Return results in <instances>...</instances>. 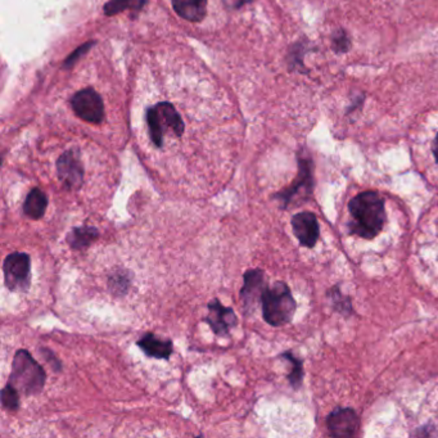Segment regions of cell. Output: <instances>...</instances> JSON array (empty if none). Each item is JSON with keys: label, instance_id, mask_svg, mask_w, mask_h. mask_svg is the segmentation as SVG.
<instances>
[{"label": "cell", "instance_id": "1", "mask_svg": "<svg viewBox=\"0 0 438 438\" xmlns=\"http://www.w3.org/2000/svg\"><path fill=\"white\" fill-rule=\"evenodd\" d=\"M348 210L353 216L350 224L353 233L364 239H372L382 230L386 210L383 199L376 192H364L355 197L348 204Z\"/></svg>", "mask_w": 438, "mask_h": 438}, {"label": "cell", "instance_id": "2", "mask_svg": "<svg viewBox=\"0 0 438 438\" xmlns=\"http://www.w3.org/2000/svg\"><path fill=\"white\" fill-rule=\"evenodd\" d=\"M47 382V373L27 350H18L12 361L8 383L24 396H36Z\"/></svg>", "mask_w": 438, "mask_h": 438}, {"label": "cell", "instance_id": "3", "mask_svg": "<svg viewBox=\"0 0 438 438\" xmlns=\"http://www.w3.org/2000/svg\"><path fill=\"white\" fill-rule=\"evenodd\" d=\"M149 138L157 148L164 147L167 134L181 138L184 133V121L171 103L160 102L147 111L146 116Z\"/></svg>", "mask_w": 438, "mask_h": 438}, {"label": "cell", "instance_id": "4", "mask_svg": "<svg viewBox=\"0 0 438 438\" xmlns=\"http://www.w3.org/2000/svg\"><path fill=\"white\" fill-rule=\"evenodd\" d=\"M261 305L264 320L273 327L288 324L296 313V301L290 293V287L283 282L267 287L261 298Z\"/></svg>", "mask_w": 438, "mask_h": 438}, {"label": "cell", "instance_id": "5", "mask_svg": "<svg viewBox=\"0 0 438 438\" xmlns=\"http://www.w3.org/2000/svg\"><path fill=\"white\" fill-rule=\"evenodd\" d=\"M4 282L10 292L24 293L31 285V257L26 252L9 253L3 264Z\"/></svg>", "mask_w": 438, "mask_h": 438}, {"label": "cell", "instance_id": "6", "mask_svg": "<svg viewBox=\"0 0 438 438\" xmlns=\"http://www.w3.org/2000/svg\"><path fill=\"white\" fill-rule=\"evenodd\" d=\"M57 175L63 188L76 192L84 184V164L78 149L66 150L57 161Z\"/></svg>", "mask_w": 438, "mask_h": 438}, {"label": "cell", "instance_id": "7", "mask_svg": "<svg viewBox=\"0 0 438 438\" xmlns=\"http://www.w3.org/2000/svg\"><path fill=\"white\" fill-rule=\"evenodd\" d=\"M72 110L90 124H101L104 118V106L101 95L97 94L93 89H84L72 97Z\"/></svg>", "mask_w": 438, "mask_h": 438}, {"label": "cell", "instance_id": "8", "mask_svg": "<svg viewBox=\"0 0 438 438\" xmlns=\"http://www.w3.org/2000/svg\"><path fill=\"white\" fill-rule=\"evenodd\" d=\"M209 313L204 318V323L210 325L213 334L218 337H227L230 330L236 327L238 318L232 307H227L220 302L219 298H213L207 304Z\"/></svg>", "mask_w": 438, "mask_h": 438}, {"label": "cell", "instance_id": "9", "mask_svg": "<svg viewBox=\"0 0 438 438\" xmlns=\"http://www.w3.org/2000/svg\"><path fill=\"white\" fill-rule=\"evenodd\" d=\"M265 273L261 269H250L243 275V287L241 290V299L246 313H252L267 290Z\"/></svg>", "mask_w": 438, "mask_h": 438}, {"label": "cell", "instance_id": "10", "mask_svg": "<svg viewBox=\"0 0 438 438\" xmlns=\"http://www.w3.org/2000/svg\"><path fill=\"white\" fill-rule=\"evenodd\" d=\"M292 227L304 247L313 248L319 238V224L313 212H299L292 218Z\"/></svg>", "mask_w": 438, "mask_h": 438}, {"label": "cell", "instance_id": "11", "mask_svg": "<svg viewBox=\"0 0 438 438\" xmlns=\"http://www.w3.org/2000/svg\"><path fill=\"white\" fill-rule=\"evenodd\" d=\"M328 428L332 436L353 437L359 430V418L353 409H337L329 415Z\"/></svg>", "mask_w": 438, "mask_h": 438}, {"label": "cell", "instance_id": "12", "mask_svg": "<svg viewBox=\"0 0 438 438\" xmlns=\"http://www.w3.org/2000/svg\"><path fill=\"white\" fill-rule=\"evenodd\" d=\"M136 346L148 358L158 360H169L174 353V344L171 339L160 338L153 333L143 334L141 339L136 342Z\"/></svg>", "mask_w": 438, "mask_h": 438}, {"label": "cell", "instance_id": "13", "mask_svg": "<svg viewBox=\"0 0 438 438\" xmlns=\"http://www.w3.org/2000/svg\"><path fill=\"white\" fill-rule=\"evenodd\" d=\"M311 187H313V181H311L310 164L306 160H301L299 161V175H298V179L296 181V183L290 188L284 190V192L276 195L275 197L282 202L283 209H287L288 204L293 201L295 197L297 196L301 189L304 188L310 193Z\"/></svg>", "mask_w": 438, "mask_h": 438}, {"label": "cell", "instance_id": "14", "mask_svg": "<svg viewBox=\"0 0 438 438\" xmlns=\"http://www.w3.org/2000/svg\"><path fill=\"white\" fill-rule=\"evenodd\" d=\"M99 234V230L95 227H75L66 235V242L72 250H84L98 241Z\"/></svg>", "mask_w": 438, "mask_h": 438}, {"label": "cell", "instance_id": "15", "mask_svg": "<svg viewBox=\"0 0 438 438\" xmlns=\"http://www.w3.org/2000/svg\"><path fill=\"white\" fill-rule=\"evenodd\" d=\"M175 12L190 22L204 20L207 10V0H172Z\"/></svg>", "mask_w": 438, "mask_h": 438}, {"label": "cell", "instance_id": "16", "mask_svg": "<svg viewBox=\"0 0 438 438\" xmlns=\"http://www.w3.org/2000/svg\"><path fill=\"white\" fill-rule=\"evenodd\" d=\"M48 196L40 188H32L24 199L22 211L29 219L40 220L47 211Z\"/></svg>", "mask_w": 438, "mask_h": 438}, {"label": "cell", "instance_id": "17", "mask_svg": "<svg viewBox=\"0 0 438 438\" xmlns=\"http://www.w3.org/2000/svg\"><path fill=\"white\" fill-rule=\"evenodd\" d=\"M133 283V274L126 269L115 270L108 276V290L115 297L126 296Z\"/></svg>", "mask_w": 438, "mask_h": 438}, {"label": "cell", "instance_id": "18", "mask_svg": "<svg viewBox=\"0 0 438 438\" xmlns=\"http://www.w3.org/2000/svg\"><path fill=\"white\" fill-rule=\"evenodd\" d=\"M1 407L7 411H17L21 407L20 391L12 384L7 383L1 390Z\"/></svg>", "mask_w": 438, "mask_h": 438}, {"label": "cell", "instance_id": "19", "mask_svg": "<svg viewBox=\"0 0 438 438\" xmlns=\"http://www.w3.org/2000/svg\"><path fill=\"white\" fill-rule=\"evenodd\" d=\"M146 0H110L104 6V12L107 16L118 15L120 12H124L126 9L138 10L143 7Z\"/></svg>", "mask_w": 438, "mask_h": 438}, {"label": "cell", "instance_id": "20", "mask_svg": "<svg viewBox=\"0 0 438 438\" xmlns=\"http://www.w3.org/2000/svg\"><path fill=\"white\" fill-rule=\"evenodd\" d=\"M283 359L290 361L292 364V372L288 376V381H290V386L297 390L299 388V386L302 383V376H304V369H302V361L297 359L295 355H292V353H284L282 355Z\"/></svg>", "mask_w": 438, "mask_h": 438}, {"label": "cell", "instance_id": "21", "mask_svg": "<svg viewBox=\"0 0 438 438\" xmlns=\"http://www.w3.org/2000/svg\"><path fill=\"white\" fill-rule=\"evenodd\" d=\"M39 353L43 355V358H44V359H45V360L50 364V367L55 369L57 373L62 370V365H61V362H59V360L55 358V355H53V353H52L50 350L41 347V348H39Z\"/></svg>", "mask_w": 438, "mask_h": 438}, {"label": "cell", "instance_id": "22", "mask_svg": "<svg viewBox=\"0 0 438 438\" xmlns=\"http://www.w3.org/2000/svg\"><path fill=\"white\" fill-rule=\"evenodd\" d=\"M350 47V40L344 31H339L334 36V48L338 52H346Z\"/></svg>", "mask_w": 438, "mask_h": 438}, {"label": "cell", "instance_id": "23", "mask_svg": "<svg viewBox=\"0 0 438 438\" xmlns=\"http://www.w3.org/2000/svg\"><path fill=\"white\" fill-rule=\"evenodd\" d=\"M225 3V6L229 8L236 9L242 7L243 4L248 3L250 0H222Z\"/></svg>", "mask_w": 438, "mask_h": 438}, {"label": "cell", "instance_id": "24", "mask_svg": "<svg viewBox=\"0 0 438 438\" xmlns=\"http://www.w3.org/2000/svg\"><path fill=\"white\" fill-rule=\"evenodd\" d=\"M432 150H433V155L436 157V160H437L438 162V134L436 135V138H435V141H433V147H432Z\"/></svg>", "mask_w": 438, "mask_h": 438}]
</instances>
